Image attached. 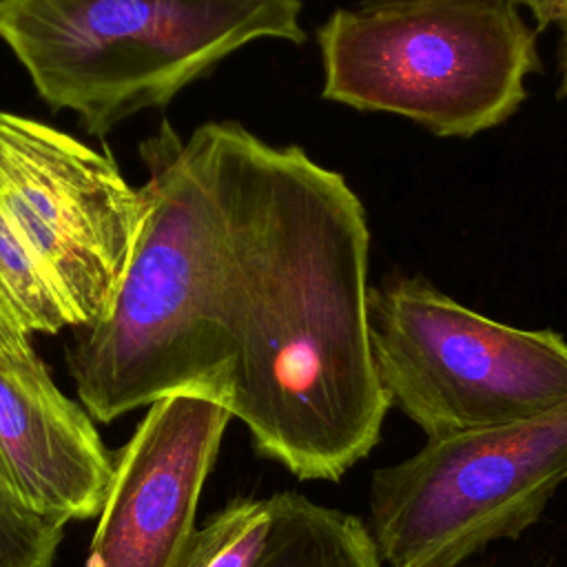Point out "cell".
<instances>
[{
	"mask_svg": "<svg viewBox=\"0 0 567 567\" xmlns=\"http://www.w3.org/2000/svg\"><path fill=\"white\" fill-rule=\"evenodd\" d=\"M268 498L272 525L255 567H381L372 532L354 514L299 492Z\"/></svg>",
	"mask_w": 567,
	"mask_h": 567,
	"instance_id": "9c48e42d",
	"label": "cell"
},
{
	"mask_svg": "<svg viewBox=\"0 0 567 567\" xmlns=\"http://www.w3.org/2000/svg\"><path fill=\"white\" fill-rule=\"evenodd\" d=\"M64 525L49 520L0 487V567H53Z\"/></svg>",
	"mask_w": 567,
	"mask_h": 567,
	"instance_id": "8fae6325",
	"label": "cell"
},
{
	"mask_svg": "<svg viewBox=\"0 0 567 567\" xmlns=\"http://www.w3.org/2000/svg\"><path fill=\"white\" fill-rule=\"evenodd\" d=\"M565 481L567 408L434 439L372 472V538L388 567H458L529 529Z\"/></svg>",
	"mask_w": 567,
	"mask_h": 567,
	"instance_id": "8992f818",
	"label": "cell"
},
{
	"mask_svg": "<svg viewBox=\"0 0 567 567\" xmlns=\"http://www.w3.org/2000/svg\"><path fill=\"white\" fill-rule=\"evenodd\" d=\"M146 199L109 153L0 109V328L33 337L102 321Z\"/></svg>",
	"mask_w": 567,
	"mask_h": 567,
	"instance_id": "3957f363",
	"label": "cell"
},
{
	"mask_svg": "<svg viewBox=\"0 0 567 567\" xmlns=\"http://www.w3.org/2000/svg\"><path fill=\"white\" fill-rule=\"evenodd\" d=\"M111 478L91 414L58 388L31 337L0 328V487L66 525L100 514Z\"/></svg>",
	"mask_w": 567,
	"mask_h": 567,
	"instance_id": "ba28073f",
	"label": "cell"
},
{
	"mask_svg": "<svg viewBox=\"0 0 567 567\" xmlns=\"http://www.w3.org/2000/svg\"><path fill=\"white\" fill-rule=\"evenodd\" d=\"M144 226L109 315L66 365L102 423L190 394L301 481H339L379 443L390 401L368 337L370 226L346 177L239 122L140 146Z\"/></svg>",
	"mask_w": 567,
	"mask_h": 567,
	"instance_id": "6da1fadb",
	"label": "cell"
},
{
	"mask_svg": "<svg viewBox=\"0 0 567 567\" xmlns=\"http://www.w3.org/2000/svg\"><path fill=\"white\" fill-rule=\"evenodd\" d=\"M230 419L221 403L190 394L148 405L113 454V478L84 567H182Z\"/></svg>",
	"mask_w": 567,
	"mask_h": 567,
	"instance_id": "52a82bcc",
	"label": "cell"
},
{
	"mask_svg": "<svg viewBox=\"0 0 567 567\" xmlns=\"http://www.w3.org/2000/svg\"><path fill=\"white\" fill-rule=\"evenodd\" d=\"M379 383L434 439L514 425L567 408V339L489 319L421 275L368 292Z\"/></svg>",
	"mask_w": 567,
	"mask_h": 567,
	"instance_id": "5b68a950",
	"label": "cell"
},
{
	"mask_svg": "<svg viewBox=\"0 0 567 567\" xmlns=\"http://www.w3.org/2000/svg\"><path fill=\"white\" fill-rule=\"evenodd\" d=\"M565 22H567V20H565Z\"/></svg>",
	"mask_w": 567,
	"mask_h": 567,
	"instance_id": "5bb4252c",
	"label": "cell"
},
{
	"mask_svg": "<svg viewBox=\"0 0 567 567\" xmlns=\"http://www.w3.org/2000/svg\"><path fill=\"white\" fill-rule=\"evenodd\" d=\"M563 38H560V51H558V97H567V22L560 27Z\"/></svg>",
	"mask_w": 567,
	"mask_h": 567,
	"instance_id": "4fadbf2b",
	"label": "cell"
},
{
	"mask_svg": "<svg viewBox=\"0 0 567 567\" xmlns=\"http://www.w3.org/2000/svg\"><path fill=\"white\" fill-rule=\"evenodd\" d=\"M525 7L534 20L536 31H545L554 24L563 27L567 20V0H512Z\"/></svg>",
	"mask_w": 567,
	"mask_h": 567,
	"instance_id": "7c38bea8",
	"label": "cell"
},
{
	"mask_svg": "<svg viewBox=\"0 0 567 567\" xmlns=\"http://www.w3.org/2000/svg\"><path fill=\"white\" fill-rule=\"evenodd\" d=\"M270 525V498H235L195 529L182 567H255Z\"/></svg>",
	"mask_w": 567,
	"mask_h": 567,
	"instance_id": "30bf717a",
	"label": "cell"
},
{
	"mask_svg": "<svg viewBox=\"0 0 567 567\" xmlns=\"http://www.w3.org/2000/svg\"><path fill=\"white\" fill-rule=\"evenodd\" d=\"M301 0H0V40L40 100L104 135L166 106L237 49L308 40Z\"/></svg>",
	"mask_w": 567,
	"mask_h": 567,
	"instance_id": "7a4b0ae2",
	"label": "cell"
},
{
	"mask_svg": "<svg viewBox=\"0 0 567 567\" xmlns=\"http://www.w3.org/2000/svg\"><path fill=\"white\" fill-rule=\"evenodd\" d=\"M536 35L512 0H361L317 29L321 97L467 140L525 102Z\"/></svg>",
	"mask_w": 567,
	"mask_h": 567,
	"instance_id": "277c9868",
	"label": "cell"
}]
</instances>
